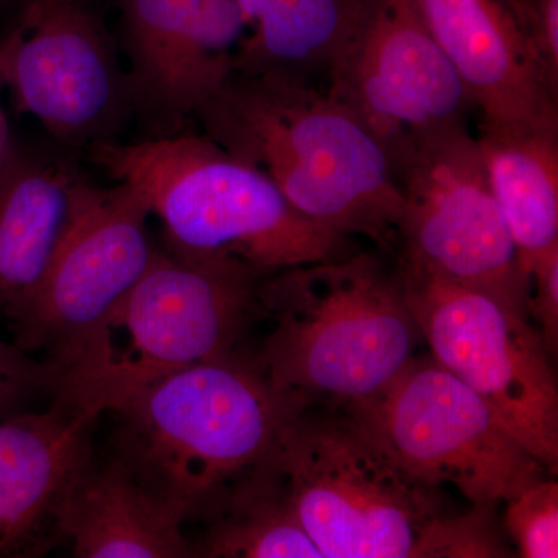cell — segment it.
<instances>
[{"label":"cell","instance_id":"obj_1","mask_svg":"<svg viewBox=\"0 0 558 558\" xmlns=\"http://www.w3.org/2000/svg\"><path fill=\"white\" fill-rule=\"evenodd\" d=\"M196 119L205 135L266 174L301 215L395 255L402 194L391 159L315 81L234 70Z\"/></svg>","mask_w":558,"mask_h":558},{"label":"cell","instance_id":"obj_2","mask_svg":"<svg viewBox=\"0 0 558 558\" xmlns=\"http://www.w3.org/2000/svg\"><path fill=\"white\" fill-rule=\"evenodd\" d=\"M259 306L267 330L250 354L306 402L371 405L424 341L398 259L377 247L275 271Z\"/></svg>","mask_w":558,"mask_h":558},{"label":"cell","instance_id":"obj_3","mask_svg":"<svg viewBox=\"0 0 558 558\" xmlns=\"http://www.w3.org/2000/svg\"><path fill=\"white\" fill-rule=\"evenodd\" d=\"M304 402L278 388L248 349L170 374L113 411V457L180 523L201 521L269 468Z\"/></svg>","mask_w":558,"mask_h":558},{"label":"cell","instance_id":"obj_4","mask_svg":"<svg viewBox=\"0 0 558 558\" xmlns=\"http://www.w3.org/2000/svg\"><path fill=\"white\" fill-rule=\"evenodd\" d=\"M87 157L128 183L186 258L229 260L264 274L344 258L351 238L301 215L266 174L205 134L98 143Z\"/></svg>","mask_w":558,"mask_h":558},{"label":"cell","instance_id":"obj_5","mask_svg":"<svg viewBox=\"0 0 558 558\" xmlns=\"http://www.w3.org/2000/svg\"><path fill=\"white\" fill-rule=\"evenodd\" d=\"M269 275L229 260L186 258L156 244L142 277L58 380L53 396L102 416L170 374L248 351Z\"/></svg>","mask_w":558,"mask_h":558},{"label":"cell","instance_id":"obj_6","mask_svg":"<svg viewBox=\"0 0 558 558\" xmlns=\"http://www.w3.org/2000/svg\"><path fill=\"white\" fill-rule=\"evenodd\" d=\"M277 461L323 558H421L442 517L440 488L407 469L368 407L301 403L279 436Z\"/></svg>","mask_w":558,"mask_h":558},{"label":"cell","instance_id":"obj_7","mask_svg":"<svg viewBox=\"0 0 558 558\" xmlns=\"http://www.w3.org/2000/svg\"><path fill=\"white\" fill-rule=\"evenodd\" d=\"M396 259L432 357L473 389L502 427L556 476L558 385L537 326L487 293Z\"/></svg>","mask_w":558,"mask_h":558},{"label":"cell","instance_id":"obj_8","mask_svg":"<svg viewBox=\"0 0 558 558\" xmlns=\"http://www.w3.org/2000/svg\"><path fill=\"white\" fill-rule=\"evenodd\" d=\"M392 168L402 194L395 255L529 318V279L468 124L411 143Z\"/></svg>","mask_w":558,"mask_h":558},{"label":"cell","instance_id":"obj_9","mask_svg":"<svg viewBox=\"0 0 558 558\" xmlns=\"http://www.w3.org/2000/svg\"><path fill=\"white\" fill-rule=\"evenodd\" d=\"M0 49L14 109L64 148L112 142L134 117L126 65L90 0H24Z\"/></svg>","mask_w":558,"mask_h":558},{"label":"cell","instance_id":"obj_10","mask_svg":"<svg viewBox=\"0 0 558 558\" xmlns=\"http://www.w3.org/2000/svg\"><path fill=\"white\" fill-rule=\"evenodd\" d=\"M149 216L145 199L128 183L105 189L87 182L49 271L10 319L13 343L43 355L58 380L153 259Z\"/></svg>","mask_w":558,"mask_h":558},{"label":"cell","instance_id":"obj_11","mask_svg":"<svg viewBox=\"0 0 558 558\" xmlns=\"http://www.w3.org/2000/svg\"><path fill=\"white\" fill-rule=\"evenodd\" d=\"M418 480L451 484L472 505L508 502L554 476L490 407L433 357H414L368 405Z\"/></svg>","mask_w":558,"mask_h":558},{"label":"cell","instance_id":"obj_12","mask_svg":"<svg viewBox=\"0 0 558 558\" xmlns=\"http://www.w3.org/2000/svg\"><path fill=\"white\" fill-rule=\"evenodd\" d=\"M344 106L395 161L411 143L465 123L468 90L411 0H373L325 73Z\"/></svg>","mask_w":558,"mask_h":558},{"label":"cell","instance_id":"obj_13","mask_svg":"<svg viewBox=\"0 0 558 558\" xmlns=\"http://www.w3.org/2000/svg\"><path fill=\"white\" fill-rule=\"evenodd\" d=\"M134 117L145 138L185 131L236 70L244 39L238 0H119Z\"/></svg>","mask_w":558,"mask_h":558},{"label":"cell","instance_id":"obj_14","mask_svg":"<svg viewBox=\"0 0 558 558\" xmlns=\"http://www.w3.org/2000/svg\"><path fill=\"white\" fill-rule=\"evenodd\" d=\"M101 414L62 396L0 417V558L46 556L65 539L73 488Z\"/></svg>","mask_w":558,"mask_h":558},{"label":"cell","instance_id":"obj_15","mask_svg":"<svg viewBox=\"0 0 558 558\" xmlns=\"http://www.w3.org/2000/svg\"><path fill=\"white\" fill-rule=\"evenodd\" d=\"M481 123L558 128V87L509 0H411Z\"/></svg>","mask_w":558,"mask_h":558},{"label":"cell","instance_id":"obj_16","mask_svg":"<svg viewBox=\"0 0 558 558\" xmlns=\"http://www.w3.org/2000/svg\"><path fill=\"white\" fill-rule=\"evenodd\" d=\"M87 182L69 160L17 146L0 178V318L10 322L35 295Z\"/></svg>","mask_w":558,"mask_h":558},{"label":"cell","instance_id":"obj_17","mask_svg":"<svg viewBox=\"0 0 558 558\" xmlns=\"http://www.w3.org/2000/svg\"><path fill=\"white\" fill-rule=\"evenodd\" d=\"M65 539L81 558L193 557L183 524L140 486L120 459H92L73 488Z\"/></svg>","mask_w":558,"mask_h":558},{"label":"cell","instance_id":"obj_18","mask_svg":"<svg viewBox=\"0 0 558 558\" xmlns=\"http://www.w3.org/2000/svg\"><path fill=\"white\" fill-rule=\"evenodd\" d=\"M476 140L529 279L535 264L558 250V128L481 123Z\"/></svg>","mask_w":558,"mask_h":558},{"label":"cell","instance_id":"obj_19","mask_svg":"<svg viewBox=\"0 0 558 558\" xmlns=\"http://www.w3.org/2000/svg\"><path fill=\"white\" fill-rule=\"evenodd\" d=\"M244 39L236 70L325 78L333 53L373 0H238Z\"/></svg>","mask_w":558,"mask_h":558},{"label":"cell","instance_id":"obj_20","mask_svg":"<svg viewBox=\"0 0 558 558\" xmlns=\"http://www.w3.org/2000/svg\"><path fill=\"white\" fill-rule=\"evenodd\" d=\"M193 557L323 558L301 526L278 461L231 488L201 520Z\"/></svg>","mask_w":558,"mask_h":558},{"label":"cell","instance_id":"obj_21","mask_svg":"<svg viewBox=\"0 0 558 558\" xmlns=\"http://www.w3.org/2000/svg\"><path fill=\"white\" fill-rule=\"evenodd\" d=\"M538 481L506 502V529L521 558L558 557V483Z\"/></svg>","mask_w":558,"mask_h":558},{"label":"cell","instance_id":"obj_22","mask_svg":"<svg viewBox=\"0 0 558 558\" xmlns=\"http://www.w3.org/2000/svg\"><path fill=\"white\" fill-rule=\"evenodd\" d=\"M494 505H473L468 515L440 517L421 549V558L509 557L494 524Z\"/></svg>","mask_w":558,"mask_h":558},{"label":"cell","instance_id":"obj_23","mask_svg":"<svg viewBox=\"0 0 558 558\" xmlns=\"http://www.w3.org/2000/svg\"><path fill=\"white\" fill-rule=\"evenodd\" d=\"M57 373L14 343L0 340V417L27 410L39 396H53Z\"/></svg>","mask_w":558,"mask_h":558},{"label":"cell","instance_id":"obj_24","mask_svg":"<svg viewBox=\"0 0 558 558\" xmlns=\"http://www.w3.org/2000/svg\"><path fill=\"white\" fill-rule=\"evenodd\" d=\"M529 318L537 323L553 357L558 349V250L538 260L529 275Z\"/></svg>","mask_w":558,"mask_h":558},{"label":"cell","instance_id":"obj_25","mask_svg":"<svg viewBox=\"0 0 558 558\" xmlns=\"http://www.w3.org/2000/svg\"><path fill=\"white\" fill-rule=\"evenodd\" d=\"M524 27L543 69L558 87V0H523Z\"/></svg>","mask_w":558,"mask_h":558},{"label":"cell","instance_id":"obj_26","mask_svg":"<svg viewBox=\"0 0 558 558\" xmlns=\"http://www.w3.org/2000/svg\"><path fill=\"white\" fill-rule=\"evenodd\" d=\"M3 92H5V80H3V57L2 49H0V178L9 167L17 148L16 142L11 135L9 117H7L2 105Z\"/></svg>","mask_w":558,"mask_h":558},{"label":"cell","instance_id":"obj_27","mask_svg":"<svg viewBox=\"0 0 558 558\" xmlns=\"http://www.w3.org/2000/svg\"><path fill=\"white\" fill-rule=\"evenodd\" d=\"M510 5L513 7V10H515L517 16H519V20L521 21V24H523L524 27V7H523V0H509ZM524 31H526V27H524Z\"/></svg>","mask_w":558,"mask_h":558},{"label":"cell","instance_id":"obj_28","mask_svg":"<svg viewBox=\"0 0 558 558\" xmlns=\"http://www.w3.org/2000/svg\"><path fill=\"white\" fill-rule=\"evenodd\" d=\"M3 2H5V0H0V7H2Z\"/></svg>","mask_w":558,"mask_h":558}]
</instances>
